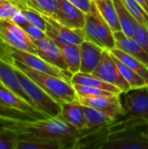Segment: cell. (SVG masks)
Here are the masks:
<instances>
[{
    "label": "cell",
    "instance_id": "ffe728a7",
    "mask_svg": "<svg viewBox=\"0 0 148 149\" xmlns=\"http://www.w3.org/2000/svg\"><path fill=\"white\" fill-rule=\"evenodd\" d=\"M100 15L114 32L121 31L117 10L113 0H93Z\"/></svg>",
    "mask_w": 148,
    "mask_h": 149
},
{
    "label": "cell",
    "instance_id": "1f68e13d",
    "mask_svg": "<svg viewBox=\"0 0 148 149\" xmlns=\"http://www.w3.org/2000/svg\"><path fill=\"white\" fill-rule=\"evenodd\" d=\"M23 29L25 31V32L30 36V38L33 40V41H36V40H40L45 37H47L46 35V32L43 30H41L40 28L35 26V25H32L31 24H27L26 25H24L23 27Z\"/></svg>",
    "mask_w": 148,
    "mask_h": 149
},
{
    "label": "cell",
    "instance_id": "d4e9b609",
    "mask_svg": "<svg viewBox=\"0 0 148 149\" xmlns=\"http://www.w3.org/2000/svg\"><path fill=\"white\" fill-rule=\"evenodd\" d=\"M17 149H62V147L42 139L25 137L18 138Z\"/></svg>",
    "mask_w": 148,
    "mask_h": 149
},
{
    "label": "cell",
    "instance_id": "4316f807",
    "mask_svg": "<svg viewBox=\"0 0 148 149\" xmlns=\"http://www.w3.org/2000/svg\"><path fill=\"white\" fill-rule=\"evenodd\" d=\"M129 11L132 13L136 21L148 30V13L147 11L139 4L135 0H123Z\"/></svg>",
    "mask_w": 148,
    "mask_h": 149
},
{
    "label": "cell",
    "instance_id": "6da1fadb",
    "mask_svg": "<svg viewBox=\"0 0 148 149\" xmlns=\"http://www.w3.org/2000/svg\"><path fill=\"white\" fill-rule=\"evenodd\" d=\"M0 127L13 132L18 138H38L58 144L62 148H72L82 134L58 116L24 120L0 114Z\"/></svg>",
    "mask_w": 148,
    "mask_h": 149
},
{
    "label": "cell",
    "instance_id": "9c48e42d",
    "mask_svg": "<svg viewBox=\"0 0 148 149\" xmlns=\"http://www.w3.org/2000/svg\"><path fill=\"white\" fill-rule=\"evenodd\" d=\"M6 49H7L9 55L11 57L13 60L17 61L21 64H24L32 69H35V70H38L45 73H49V74L71 81V78L67 74H65L62 70H60L57 66L47 62L39 55L24 52V51L16 49L14 47L7 46V45H6Z\"/></svg>",
    "mask_w": 148,
    "mask_h": 149
},
{
    "label": "cell",
    "instance_id": "f1b7e54d",
    "mask_svg": "<svg viewBox=\"0 0 148 149\" xmlns=\"http://www.w3.org/2000/svg\"><path fill=\"white\" fill-rule=\"evenodd\" d=\"M74 89L79 97H92V96H99V95H114V93L97 88L92 86H82V85H73Z\"/></svg>",
    "mask_w": 148,
    "mask_h": 149
},
{
    "label": "cell",
    "instance_id": "44dd1931",
    "mask_svg": "<svg viewBox=\"0 0 148 149\" xmlns=\"http://www.w3.org/2000/svg\"><path fill=\"white\" fill-rule=\"evenodd\" d=\"M65 57L67 64L68 72L72 76L73 74L80 71L81 55H80V45L67 44L58 46Z\"/></svg>",
    "mask_w": 148,
    "mask_h": 149
},
{
    "label": "cell",
    "instance_id": "f546056e",
    "mask_svg": "<svg viewBox=\"0 0 148 149\" xmlns=\"http://www.w3.org/2000/svg\"><path fill=\"white\" fill-rule=\"evenodd\" d=\"M18 10V6L12 0H0V20H11Z\"/></svg>",
    "mask_w": 148,
    "mask_h": 149
},
{
    "label": "cell",
    "instance_id": "cb8c5ba5",
    "mask_svg": "<svg viewBox=\"0 0 148 149\" xmlns=\"http://www.w3.org/2000/svg\"><path fill=\"white\" fill-rule=\"evenodd\" d=\"M112 56H113V58L115 61L120 72H121L122 76L125 78V79L128 82L131 88H138V87H142V86H147V82L141 76H140L137 72H135L133 69L128 67L126 65L122 63L113 53H112Z\"/></svg>",
    "mask_w": 148,
    "mask_h": 149
},
{
    "label": "cell",
    "instance_id": "83f0119b",
    "mask_svg": "<svg viewBox=\"0 0 148 149\" xmlns=\"http://www.w3.org/2000/svg\"><path fill=\"white\" fill-rule=\"evenodd\" d=\"M18 137L13 132L0 127V149H17Z\"/></svg>",
    "mask_w": 148,
    "mask_h": 149
},
{
    "label": "cell",
    "instance_id": "d6986e66",
    "mask_svg": "<svg viewBox=\"0 0 148 149\" xmlns=\"http://www.w3.org/2000/svg\"><path fill=\"white\" fill-rule=\"evenodd\" d=\"M71 83L72 85H82V86L100 88V89L111 92L114 94H120L122 92L119 87L100 79L99 78L92 75V73H85V72H79L72 76Z\"/></svg>",
    "mask_w": 148,
    "mask_h": 149
},
{
    "label": "cell",
    "instance_id": "8d00e7d4",
    "mask_svg": "<svg viewBox=\"0 0 148 149\" xmlns=\"http://www.w3.org/2000/svg\"><path fill=\"white\" fill-rule=\"evenodd\" d=\"M142 130L144 131V133L146 134V135L148 137V122H147V124L145 127H142Z\"/></svg>",
    "mask_w": 148,
    "mask_h": 149
},
{
    "label": "cell",
    "instance_id": "2e32d148",
    "mask_svg": "<svg viewBox=\"0 0 148 149\" xmlns=\"http://www.w3.org/2000/svg\"><path fill=\"white\" fill-rule=\"evenodd\" d=\"M58 117L81 132L85 130L86 120L84 106L78 100L61 104V112Z\"/></svg>",
    "mask_w": 148,
    "mask_h": 149
},
{
    "label": "cell",
    "instance_id": "d590c367",
    "mask_svg": "<svg viewBox=\"0 0 148 149\" xmlns=\"http://www.w3.org/2000/svg\"><path fill=\"white\" fill-rule=\"evenodd\" d=\"M139 4H140L148 13V0H135Z\"/></svg>",
    "mask_w": 148,
    "mask_h": 149
},
{
    "label": "cell",
    "instance_id": "7a4b0ae2",
    "mask_svg": "<svg viewBox=\"0 0 148 149\" xmlns=\"http://www.w3.org/2000/svg\"><path fill=\"white\" fill-rule=\"evenodd\" d=\"M12 63L59 104L78 100V94L71 81L32 69L15 60Z\"/></svg>",
    "mask_w": 148,
    "mask_h": 149
},
{
    "label": "cell",
    "instance_id": "30bf717a",
    "mask_svg": "<svg viewBox=\"0 0 148 149\" xmlns=\"http://www.w3.org/2000/svg\"><path fill=\"white\" fill-rule=\"evenodd\" d=\"M100 79L119 87L122 92L131 89L130 85L122 76L109 50H104L97 68L92 72Z\"/></svg>",
    "mask_w": 148,
    "mask_h": 149
},
{
    "label": "cell",
    "instance_id": "836d02e7",
    "mask_svg": "<svg viewBox=\"0 0 148 149\" xmlns=\"http://www.w3.org/2000/svg\"><path fill=\"white\" fill-rule=\"evenodd\" d=\"M11 21H13L15 24H17V25H19L20 27H24V25H26L27 24H29L28 23V21H27V19H26V17H25V16H24V12L19 9L16 13H15V15L12 17V18H11Z\"/></svg>",
    "mask_w": 148,
    "mask_h": 149
},
{
    "label": "cell",
    "instance_id": "8fae6325",
    "mask_svg": "<svg viewBox=\"0 0 148 149\" xmlns=\"http://www.w3.org/2000/svg\"><path fill=\"white\" fill-rule=\"evenodd\" d=\"M78 101L83 106L106 112L116 120L124 117V112L119 94L99 95L92 97L78 96Z\"/></svg>",
    "mask_w": 148,
    "mask_h": 149
},
{
    "label": "cell",
    "instance_id": "484cf974",
    "mask_svg": "<svg viewBox=\"0 0 148 149\" xmlns=\"http://www.w3.org/2000/svg\"><path fill=\"white\" fill-rule=\"evenodd\" d=\"M25 3L31 9L50 17L54 16L58 8V0H25Z\"/></svg>",
    "mask_w": 148,
    "mask_h": 149
},
{
    "label": "cell",
    "instance_id": "5b68a950",
    "mask_svg": "<svg viewBox=\"0 0 148 149\" xmlns=\"http://www.w3.org/2000/svg\"><path fill=\"white\" fill-rule=\"evenodd\" d=\"M99 149H148V137L142 128H126L108 134Z\"/></svg>",
    "mask_w": 148,
    "mask_h": 149
},
{
    "label": "cell",
    "instance_id": "ac0fdd59",
    "mask_svg": "<svg viewBox=\"0 0 148 149\" xmlns=\"http://www.w3.org/2000/svg\"><path fill=\"white\" fill-rule=\"evenodd\" d=\"M40 15L44 18L47 24L59 37H61L63 39H65L68 43L80 45L83 41L85 40V32H84L83 29H72V28L67 27V26L60 24L59 22H58L57 20H55L53 17H51L50 16L44 15V14H40Z\"/></svg>",
    "mask_w": 148,
    "mask_h": 149
},
{
    "label": "cell",
    "instance_id": "3957f363",
    "mask_svg": "<svg viewBox=\"0 0 148 149\" xmlns=\"http://www.w3.org/2000/svg\"><path fill=\"white\" fill-rule=\"evenodd\" d=\"M12 65L16 70L17 75L24 91L30 98L31 105L34 107V108L47 118L58 117L61 112V104L53 100L36 82L29 78L13 63Z\"/></svg>",
    "mask_w": 148,
    "mask_h": 149
},
{
    "label": "cell",
    "instance_id": "603a6c76",
    "mask_svg": "<svg viewBox=\"0 0 148 149\" xmlns=\"http://www.w3.org/2000/svg\"><path fill=\"white\" fill-rule=\"evenodd\" d=\"M110 52L116 58H118L122 63L126 65L128 67H130L135 72H137L140 76H141L145 79V81L147 82L148 86V67L145 64H143L140 60L130 56L129 54L124 52L123 51L116 47L111 50Z\"/></svg>",
    "mask_w": 148,
    "mask_h": 149
},
{
    "label": "cell",
    "instance_id": "e575fe53",
    "mask_svg": "<svg viewBox=\"0 0 148 149\" xmlns=\"http://www.w3.org/2000/svg\"><path fill=\"white\" fill-rule=\"evenodd\" d=\"M0 58L4 59V60H6L7 62H10V63L13 62V59L11 58V57L9 55V53L7 52L6 45H3L1 41H0Z\"/></svg>",
    "mask_w": 148,
    "mask_h": 149
},
{
    "label": "cell",
    "instance_id": "8992f818",
    "mask_svg": "<svg viewBox=\"0 0 148 149\" xmlns=\"http://www.w3.org/2000/svg\"><path fill=\"white\" fill-rule=\"evenodd\" d=\"M0 108L8 110L9 113H0L8 116L24 120H38L47 118L30 103L23 100L14 92L0 85Z\"/></svg>",
    "mask_w": 148,
    "mask_h": 149
},
{
    "label": "cell",
    "instance_id": "e0dca14e",
    "mask_svg": "<svg viewBox=\"0 0 148 149\" xmlns=\"http://www.w3.org/2000/svg\"><path fill=\"white\" fill-rule=\"evenodd\" d=\"M114 38L116 48L140 60L148 67V54L133 38L126 36L122 31L114 32Z\"/></svg>",
    "mask_w": 148,
    "mask_h": 149
},
{
    "label": "cell",
    "instance_id": "4fadbf2b",
    "mask_svg": "<svg viewBox=\"0 0 148 149\" xmlns=\"http://www.w3.org/2000/svg\"><path fill=\"white\" fill-rule=\"evenodd\" d=\"M34 43L38 49V55L51 65L57 66L72 78V75L68 72L67 64L61 49L50 38L45 37L40 40L34 41Z\"/></svg>",
    "mask_w": 148,
    "mask_h": 149
},
{
    "label": "cell",
    "instance_id": "52a82bcc",
    "mask_svg": "<svg viewBox=\"0 0 148 149\" xmlns=\"http://www.w3.org/2000/svg\"><path fill=\"white\" fill-rule=\"evenodd\" d=\"M0 41L7 46L38 54L34 41L22 27L11 20H0Z\"/></svg>",
    "mask_w": 148,
    "mask_h": 149
},
{
    "label": "cell",
    "instance_id": "277c9868",
    "mask_svg": "<svg viewBox=\"0 0 148 149\" xmlns=\"http://www.w3.org/2000/svg\"><path fill=\"white\" fill-rule=\"evenodd\" d=\"M83 31L85 40L91 41L103 49L111 51L116 47L114 33L100 15L97 7L93 11L85 14Z\"/></svg>",
    "mask_w": 148,
    "mask_h": 149
},
{
    "label": "cell",
    "instance_id": "4dcf8cb0",
    "mask_svg": "<svg viewBox=\"0 0 148 149\" xmlns=\"http://www.w3.org/2000/svg\"><path fill=\"white\" fill-rule=\"evenodd\" d=\"M133 38L140 45V46L148 54V30L138 24Z\"/></svg>",
    "mask_w": 148,
    "mask_h": 149
},
{
    "label": "cell",
    "instance_id": "d6a6232c",
    "mask_svg": "<svg viewBox=\"0 0 148 149\" xmlns=\"http://www.w3.org/2000/svg\"><path fill=\"white\" fill-rule=\"evenodd\" d=\"M72 3L75 4L85 13H89L96 9V5L93 0H68Z\"/></svg>",
    "mask_w": 148,
    "mask_h": 149
},
{
    "label": "cell",
    "instance_id": "74e56055",
    "mask_svg": "<svg viewBox=\"0 0 148 149\" xmlns=\"http://www.w3.org/2000/svg\"><path fill=\"white\" fill-rule=\"evenodd\" d=\"M1 84H2V83H1V81H0V85H1Z\"/></svg>",
    "mask_w": 148,
    "mask_h": 149
},
{
    "label": "cell",
    "instance_id": "7c38bea8",
    "mask_svg": "<svg viewBox=\"0 0 148 149\" xmlns=\"http://www.w3.org/2000/svg\"><path fill=\"white\" fill-rule=\"evenodd\" d=\"M85 14L68 0H58L57 10L51 17L67 27L83 29L85 23Z\"/></svg>",
    "mask_w": 148,
    "mask_h": 149
},
{
    "label": "cell",
    "instance_id": "5bb4252c",
    "mask_svg": "<svg viewBox=\"0 0 148 149\" xmlns=\"http://www.w3.org/2000/svg\"><path fill=\"white\" fill-rule=\"evenodd\" d=\"M104 50L105 49L91 41H83L80 44L81 65L79 72L92 73L97 68Z\"/></svg>",
    "mask_w": 148,
    "mask_h": 149
},
{
    "label": "cell",
    "instance_id": "9a60e30c",
    "mask_svg": "<svg viewBox=\"0 0 148 149\" xmlns=\"http://www.w3.org/2000/svg\"><path fill=\"white\" fill-rule=\"evenodd\" d=\"M0 81L2 85L14 92L16 94H17L23 100H24L31 105L30 98L28 97V95L25 93L22 87V85L17 75L16 70L12 65V63L7 62L6 60L2 58H0Z\"/></svg>",
    "mask_w": 148,
    "mask_h": 149
},
{
    "label": "cell",
    "instance_id": "7402d4cb",
    "mask_svg": "<svg viewBox=\"0 0 148 149\" xmlns=\"http://www.w3.org/2000/svg\"><path fill=\"white\" fill-rule=\"evenodd\" d=\"M84 112L86 120V126L85 131H88L97 127L109 124L116 120V119H114L107 113L86 106H84Z\"/></svg>",
    "mask_w": 148,
    "mask_h": 149
},
{
    "label": "cell",
    "instance_id": "ba28073f",
    "mask_svg": "<svg viewBox=\"0 0 148 149\" xmlns=\"http://www.w3.org/2000/svg\"><path fill=\"white\" fill-rule=\"evenodd\" d=\"M120 100L126 117L144 118L148 120V86L121 92Z\"/></svg>",
    "mask_w": 148,
    "mask_h": 149
}]
</instances>
